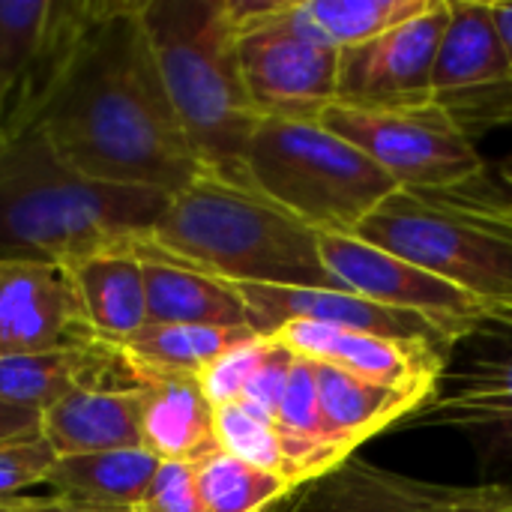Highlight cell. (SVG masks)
I'll list each match as a JSON object with an SVG mask.
<instances>
[{"label":"cell","mask_w":512,"mask_h":512,"mask_svg":"<svg viewBox=\"0 0 512 512\" xmlns=\"http://www.w3.org/2000/svg\"><path fill=\"white\" fill-rule=\"evenodd\" d=\"M21 123H36L69 168L105 186L177 195L204 171L156 69L141 0H96Z\"/></svg>","instance_id":"6da1fadb"},{"label":"cell","mask_w":512,"mask_h":512,"mask_svg":"<svg viewBox=\"0 0 512 512\" xmlns=\"http://www.w3.org/2000/svg\"><path fill=\"white\" fill-rule=\"evenodd\" d=\"M492 6H495V18H498V27H501V33H504V42H507V51H510L512 60V3H498V0H492Z\"/></svg>","instance_id":"8d00e7d4"},{"label":"cell","mask_w":512,"mask_h":512,"mask_svg":"<svg viewBox=\"0 0 512 512\" xmlns=\"http://www.w3.org/2000/svg\"><path fill=\"white\" fill-rule=\"evenodd\" d=\"M135 512H204L195 465L192 462H159L153 483Z\"/></svg>","instance_id":"d6a6232c"},{"label":"cell","mask_w":512,"mask_h":512,"mask_svg":"<svg viewBox=\"0 0 512 512\" xmlns=\"http://www.w3.org/2000/svg\"><path fill=\"white\" fill-rule=\"evenodd\" d=\"M288 351L309 363L342 369L354 378L435 396L444 378L447 351L429 342H399L375 333L342 330L312 321H291L273 333Z\"/></svg>","instance_id":"4fadbf2b"},{"label":"cell","mask_w":512,"mask_h":512,"mask_svg":"<svg viewBox=\"0 0 512 512\" xmlns=\"http://www.w3.org/2000/svg\"><path fill=\"white\" fill-rule=\"evenodd\" d=\"M141 21L168 99L204 171L252 186L246 150L261 114L243 81L228 0H141Z\"/></svg>","instance_id":"277c9868"},{"label":"cell","mask_w":512,"mask_h":512,"mask_svg":"<svg viewBox=\"0 0 512 512\" xmlns=\"http://www.w3.org/2000/svg\"><path fill=\"white\" fill-rule=\"evenodd\" d=\"M450 21V0H432L417 18L339 51L336 102L360 108H414L432 102V72Z\"/></svg>","instance_id":"8fae6325"},{"label":"cell","mask_w":512,"mask_h":512,"mask_svg":"<svg viewBox=\"0 0 512 512\" xmlns=\"http://www.w3.org/2000/svg\"><path fill=\"white\" fill-rule=\"evenodd\" d=\"M39 420H42V414H36V411L0 402V444L15 441V438L39 435Z\"/></svg>","instance_id":"d590c367"},{"label":"cell","mask_w":512,"mask_h":512,"mask_svg":"<svg viewBox=\"0 0 512 512\" xmlns=\"http://www.w3.org/2000/svg\"><path fill=\"white\" fill-rule=\"evenodd\" d=\"M267 348H270V336L255 333L252 339H246V342L228 348L219 360H213V363L198 375V384H201V393L207 396V402H210L213 408L240 402V396H243L246 384L252 381L255 369L261 366Z\"/></svg>","instance_id":"4dcf8cb0"},{"label":"cell","mask_w":512,"mask_h":512,"mask_svg":"<svg viewBox=\"0 0 512 512\" xmlns=\"http://www.w3.org/2000/svg\"><path fill=\"white\" fill-rule=\"evenodd\" d=\"M354 234L474 294L486 306L512 303V240L420 192L396 189Z\"/></svg>","instance_id":"52a82bcc"},{"label":"cell","mask_w":512,"mask_h":512,"mask_svg":"<svg viewBox=\"0 0 512 512\" xmlns=\"http://www.w3.org/2000/svg\"><path fill=\"white\" fill-rule=\"evenodd\" d=\"M54 459L57 456L42 441V435L3 441L0 444V504L27 498L33 486H45Z\"/></svg>","instance_id":"1f68e13d"},{"label":"cell","mask_w":512,"mask_h":512,"mask_svg":"<svg viewBox=\"0 0 512 512\" xmlns=\"http://www.w3.org/2000/svg\"><path fill=\"white\" fill-rule=\"evenodd\" d=\"M57 267L72 288L87 339L117 345L150 321L141 258L126 240L72 255Z\"/></svg>","instance_id":"2e32d148"},{"label":"cell","mask_w":512,"mask_h":512,"mask_svg":"<svg viewBox=\"0 0 512 512\" xmlns=\"http://www.w3.org/2000/svg\"><path fill=\"white\" fill-rule=\"evenodd\" d=\"M486 324H498L512 330V303H492L486 309Z\"/></svg>","instance_id":"74e56055"},{"label":"cell","mask_w":512,"mask_h":512,"mask_svg":"<svg viewBox=\"0 0 512 512\" xmlns=\"http://www.w3.org/2000/svg\"><path fill=\"white\" fill-rule=\"evenodd\" d=\"M141 258L147 318L153 324H195V327H252L237 291L216 276L198 273L141 249L126 237ZM255 330V327H252Z\"/></svg>","instance_id":"44dd1931"},{"label":"cell","mask_w":512,"mask_h":512,"mask_svg":"<svg viewBox=\"0 0 512 512\" xmlns=\"http://www.w3.org/2000/svg\"><path fill=\"white\" fill-rule=\"evenodd\" d=\"M414 426L462 432L486 468H512V393L438 390L411 414Z\"/></svg>","instance_id":"d4e9b609"},{"label":"cell","mask_w":512,"mask_h":512,"mask_svg":"<svg viewBox=\"0 0 512 512\" xmlns=\"http://www.w3.org/2000/svg\"><path fill=\"white\" fill-rule=\"evenodd\" d=\"M36 512H90V510H75V507H63V504H57V501H51L48 495L45 498H39V507Z\"/></svg>","instance_id":"ab89813d"},{"label":"cell","mask_w":512,"mask_h":512,"mask_svg":"<svg viewBox=\"0 0 512 512\" xmlns=\"http://www.w3.org/2000/svg\"><path fill=\"white\" fill-rule=\"evenodd\" d=\"M126 381H132V372L117 357V351L93 339L0 357V402L36 414L48 411L78 387Z\"/></svg>","instance_id":"ac0fdd59"},{"label":"cell","mask_w":512,"mask_h":512,"mask_svg":"<svg viewBox=\"0 0 512 512\" xmlns=\"http://www.w3.org/2000/svg\"><path fill=\"white\" fill-rule=\"evenodd\" d=\"M507 501L512 486H438L348 459L285 512H492Z\"/></svg>","instance_id":"5bb4252c"},{"label":"cell","mask_w":512,"mask_h":512,"mask_svg":"<svg viewBox=\"0 0 512 512\" xmlns=\"http://www.w3.org/2000/svg\"><path fill=\"white\" fill-rule=\"evenodd\" d=\"M294 363H297V354L288 351L279 339L270 336V348H267L261 366L255 369L252 381L246 384L240 402L246 408H252V411H258V414H264V417L273 420L276 417V408H279V402L285 396L288 375H291Z\"/></svg>","instance_id":"836d02e7"},{"label":"cell","mask_w":512,"mask_h":512,"mask_svg":"<svg viewBox=\"0 0 512 512\" xmlns=\"http://www.w3.org/2000/svg\"><path fill=\"white\" fill-rule=\"evenodd\" d=\"M312 366H315L318 399H321L327 432L345 459H351L360 444H366L396 420L411 417L420 405L429 402V396L423 393L372 384L324 363H312Z\"/></svg>","instance_id":"7402d4cb"},{"label":"cell","mask_w":512,"mask_h":512,"mask_svg":"<svg viewBox=\"0 0 512 512\" xmlns=\"http://www.w3.org/2000/svg\"><path fill=\"white\" fill-rule=\"evenodd\" d=\"M159 459L144 447L54 459L45 489L48 498L90 512H135L147 495Z\"/></svg>","instance_id":"ffe728a7"},{"label":"cell","mask_w":512,"mask_h":512,"mask_svg":"<svg viewBox=\"0 0 512 512\" xmlns=\"http://www.w3.org/2000/svg\"><path fill=\"white\" fill-rule=\"evenodd\" d=\"M129 369V366H126ZM141 390V447L159 462L198 465L216 453L213 405L201 393L198 378L186 375H141L132 372Z\"/></svg>","instance_id":"d6986e66"},{"label":"cell","mask_w":512,"mask_h":512,"mask_svg":"<svg viewBox=\"0 0 512 512\" xmlns=\"http://www.w3.org/2000/svg\"><path fill=\"white\" fill-rule=\"evenodd\" d=\"M492 512H512V501H507V504H501L498 510H492Z\"/></svg>","instance_id":"b9f144b4"},{"label":"cell","mask_w":512,"mask_h":512,"mask_svg":"<svg viewBox=\"0 0 512 512\" xmlns=\"http://www.w3.org/2000/svg\"><path fill=\"white\" fill-rule=\"evenodd\" d=\"M129 240L225 282L339 288L321 261L318 231L255 186L213 171L171 195L156 225Z\"/></svg>","instance_id":"3957f363"},{"label":"cell","mask_w":512,"mask_h":512,"mask_svg":"<svg viewBox=\"0 0 512 512\" xmlns=\"http://www.w3.org/2000/svg\"><path fill=\"white\" fill-rule=\"evenodd\" d=\"M432 105L471 141L512 126V60L492 0H450L432 72Z\"/></svg>","instance_id":"9c48e42d"},{"label":"cell","mask_w":512,"mask_h":512,"mask_svg":"<svg viewBox=\"0 0 512 512\" xmlns=\"http://www.w3.org/2000/svg\"><path fill=\"white\" fill-rule=\"evenodd\" d=\"M444 384L453 393H512V348L504 354L474 357Z\"/></svg>","instance_id":"e575fe53"},{"label":"cell","mask_w":512,"mask_h":512,"mask_svg":"<svg viewBox=\"0 0 512 512\" xmlns=\"http://www.w3.org/2000/svg\"><path fill=\"white\" fill-rule=\"evenodd\" d=\"M51 15L54 0H0V123L42 60Z\"/></svg>","instance_id":"484cf974"},{"label":"cell","mask_w":512,"mask_h":512,"mask_svg":"<svg viewBox=\"0 0 512 512\" xmlns=\"http://www.w3.org/2000/svg\"><path fill=\"white\" fill-rule=\"evenodd\" d=\"M303 6L324 39L342 51L417 18L432 0H303Z\"/></svg>","instance_id":"83f0119b"},{"label":"cell","mask_w":512,"mask_h":512,"mask_svg":"<svg viewBox=\"0 0 512 512\" xmlns=\"http://www.w3.org/2000/svg\"><path fill=\"white\" fill-rule=\"evenodd\" d=\"M213 432H216V447L222 453L252 468L285 477V456H282L276 423L270 417L246 408L243 402H231V405L213 408Z\"/></svg>","instance_id":"f1b7e54d"},{"label":"cell","mask_w":512,"mask_h":512,"mask_svg":"<svg viewBox=\"0 0 512 512\" xmlns=\"http://www.w3.org/2000/svg\"><path fill=\"white\" fill-rule=\"evenodd\" d=\"M243 300L252 327L261 336H273L291 321H312L342 330L375 333L399 342H429L450 351L456 342L438 324L378 306L366 297H357L345 288H294V285H255V282H228Z\"/></svg>","instance_id":"7c38bea8"},{"label":"cell","mask_w":512,"mask_h":512,"mask_svg":"<svg viewBox=\"0 0 512 512\" xmlns=\"http://www.w3.org/2000/svg\"><path fill=\"white\" fill-rule=\"evenodd\" d=\"M501 180L512 189V156H507V159L501 162Z\"/></svg>","instance_id":"60d3db41"},{"label":"cell","mask_w":512,"mask_h":512,"mask_svg":"<svg viewBox=\"0 0 512 512\" xmlns=\"http://www.w3.org/2000/svg\"><path fill=\"white\" fill-rule=\"evenodd\" d=\"M318 123L366 153L408 192H444L486 174V162L474 141L432 102L414 108L333 102Z\"/></svg>","instance_id":"ba28073f"},{"label":"cell","mask_w":512,"mask_h":512,"mask_svg":"<svg viewBox=\"0 0 512 512\" xmlns=\"http://www.w3.org/2000/svg\"><path fill=\"white\" fill-rule=\"evenodd\" d=\"M432 201H438L441 207L465 216L468 222L512 240V189L501 180L495 183L489 174H480L456 189H444V192H420Z\"/></svg>","instance_id":"f546056e"},{"label":"cell","mask_w":512,"mask_h":512,"mask_svg":"<svg viewBox=\"0 0 512 512\" xmlns=\"http://www.w3.org/2000/svg\"><path fill=\"white\" fill-rule=\"evenodd\" d=\"M39 435L57 459L141 447V390L135 378L78 387L42 411Z\"/></svg>","instance_id":"e0dca14e"},{"label":"cell","mask_w":512,"mask_h":512,"mask_svg":"<svg viewBox=\"0 0 512 512\" xmlns=\"http://www.w3.org/2000/svg\"><path fill=\"white\" fill-rule=\"evenodd\" d=\"M204 512H270L297 486L282 474L252 468L222 450L195 465Z\"/></svg>","instance_id":"4316f807"},{"label":"cell","mask_w":512,"mask_h":512,"mask_svg":"<svg viewBox=\"0 0 512 512\" xmlns=\"http://www.w3.org/2000/svg\"><path fill=\"white\" fill-rule=\"evenodd\" d=\"M273 423L285 456V477L297 489L327 477L330 471L348 462L327 432L321 399H318L315 366L309 360L297 357Z\"/></svg>","instance_id":"603a6c76"},{"label":"cell","mask_w":512,"mask_h":512,"mask_svg":"<svg viewBox=\"0 0 512 512\" xmlns=\"http://www.w3.org/2000/svg\"><path fill=\"white\" fill-rule=\"evenodd\" d=\"M255 333L258 330L252 327H195V324L147 321L138 333L108 348L117 351V357L129 366V372L198 378L228 348L252 339Z\"/></svg>","instance_id":"cb8c5ba5"},{"label":"cell","mask_w":512,"mask_h":512,"mask_svg":"<svg viewBox=\"0 0 512 512\" xmlns=\"http://www.w3.org/2000/svg\"><path fill=\"white\" fill-rule=\"evenodd\" d=\"M168 198L87 180L54 153L36 123L0 126V261L60 264L144 234Z\"/></svg>","instance_id":"7a4b0ae2"},{"label":"cell","mask_w":512,"mask_h":512,"mask_svg":"<svg viewBox=\"0 0 512 512\" xmlns=\"http://www.w3.org/2000/svg\"><path fill=\"white\" fill-rule=\"evenodd\" d=\"M39 507V498L27 495V498H18V501H3L0 512H36Z\"/></svg>","instance_id":"f35d334b"},{"label":"cell","mask_w":512,"mask_h":512,"mask_svg":"<svg viewBox=\"0 0 512 512\" xmlns=\"http://www.w3.org/2000/svg\"><path fill=\"white\" fill-rule=\"evenodd\" d=\"M87 339L72 288L57 264L0 261V357Z\"/></svg>","instance_id":"9a60e30c"},{"label":"cell","mask_w":512,"mask_h":512,"mask_svg":"<svg viewBox=\"0 0 512 512\" xmlns=\"http://www.w3.org/2000/svg\"><path fill=\"white\" fill-rule=\"evenodd\" d=\"M240 69L261 117L321 120L336 102L339 48L306 15L303 0H228Z\"/></svg>","instance_id":"8992f818"},{"label":"cell","mask_w":512,"mask_h":512,"mask_svg":"<svg viewBox=\"0 0 512 512\" xmlns=\"http://www.w3.org/2000/svg\"><path fill=\"white\" fill-rule=\"evenodd\" d=\"M246 177L318 234H354L399 186L354 144L318 120L261 117Z\"/></svg>","instance_id":"5b68a950"},{"label":"cell","mask_w":512,"mask_h":512,"mask_svg":"<svg viewBox=\"0 0 512 512\" xmlns=\"http://www.w3.org/2000/svg\"><path fill=\"white\" fill-rule=\"evenodd\" d=\"M318 249L339 288L378 306L420 315L450 333L453 342L486 324L489 306L483 300L357 234H318Z\"/></svg>","instance_id":"30bf717a"}]
</instances>
